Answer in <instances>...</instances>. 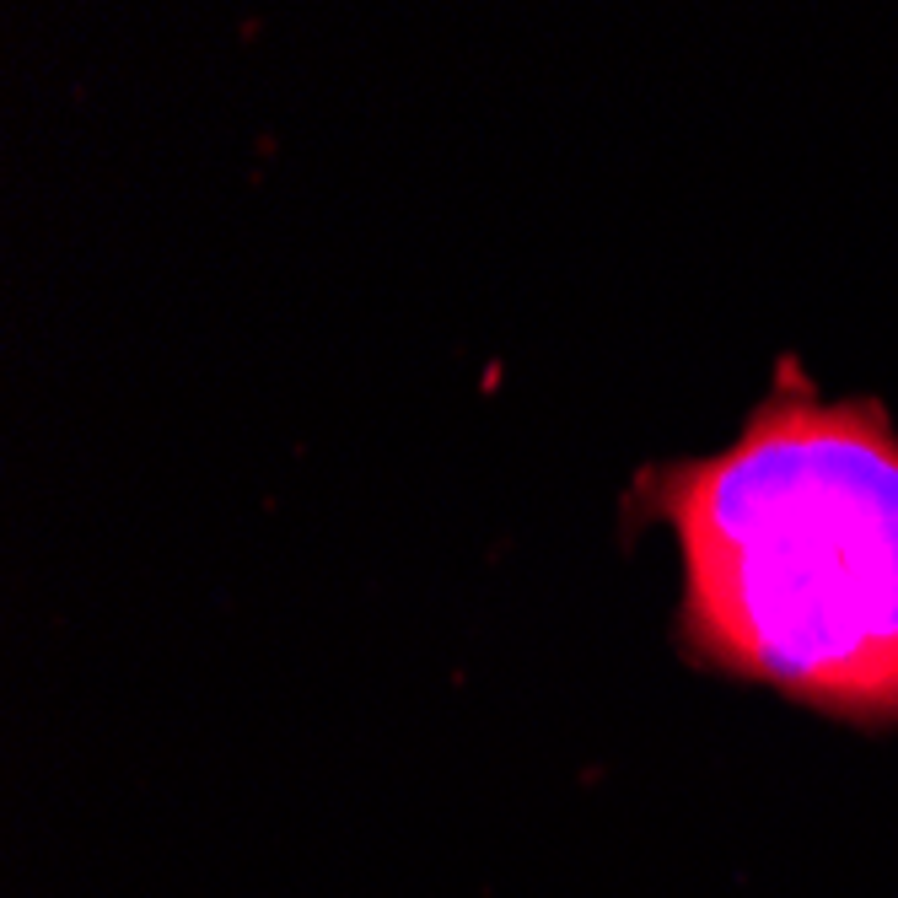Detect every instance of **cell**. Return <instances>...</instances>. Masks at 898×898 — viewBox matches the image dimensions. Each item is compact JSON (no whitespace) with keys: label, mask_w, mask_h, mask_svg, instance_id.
<instances>
[{"label":"cell","mask_w":898,"mask_h":898,"mask_svg":"<svg viewBox=\"0 0 898 898\" xmlns=\"http://www.w3.org/2000/svg\"><path fill=\"white\" fill-rule=\"evenodd\" d=\"M630 517L673 527L678 651L855 726H898V425L780 361L710 458L646 468Z\"/></svg>","instance_id":"6da1fadb"}]
</instances>
